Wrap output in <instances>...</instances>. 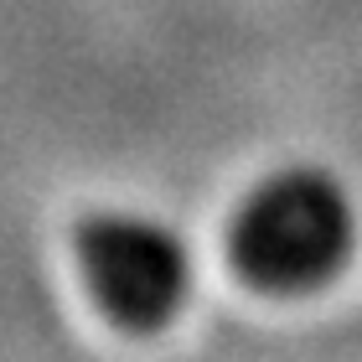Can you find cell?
Wrapping results in <instances>:
<instances>
[{"instance_id": "obj_2", "label": "cell", "mask_w": 362, "mask_h": 362, "mask_svg": "<svg viewBox=\"0 0 362 362\" xmlns=\"http://www.w3.org/2000/svg\"><path fill=\"white\" fill-rule=\"evenodd\" d=\"M78 264L98 305L124 326H160L187 300V243L140 212H98L78 223Z\"/></svg>"}, {"instance_id": "obj_1", "label": "cell", "mask_w": 362, "mask_h": 362, "mask_svg": "<svg viewBox=\"0 0 362 362\" xmlns=\"http://www.w3.org/2000/svg\"><path fill=\"white\" fill-rule=\"evenodd\" d=\"M352 254V197L326 171L295 166L249 192L233 218V264L264 290L326 285Z\"/></svg>"}]
</instances>
